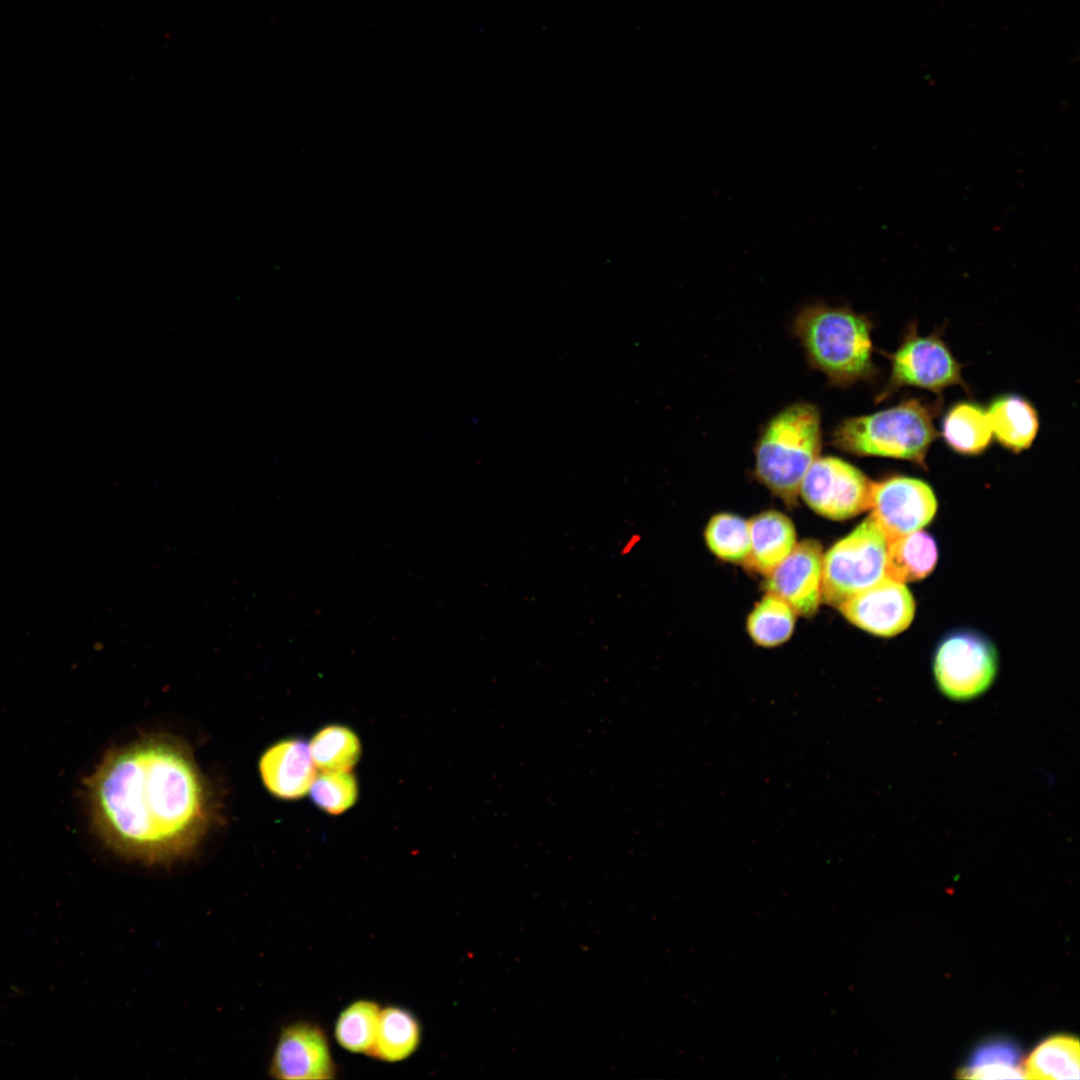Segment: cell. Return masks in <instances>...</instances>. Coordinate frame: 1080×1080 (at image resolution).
<instances>
[{
	"instance_id": "obj_19",
	"label": "cell",
	"mask_w": 1080,
	"mask_h": 1080,
	"mask_svg": "<svg viewBox=\"0 0 1080 1080\" xmlns=\"http://www.w3.org/2000/svg\"><path fill=\"white\" fill-rule=\"evenodd\" d=\"M1079 1041L1069 1035H1055L1042 1041L1030 1054L1023 1069L1028 1079H1079Z\"/></svg>"
},
{
	"instance_id": "obj_1",
	"label": "cell",
	"mask_w": 1080,
	"mask_h": 1080,
	"mask_svg": "<svg viewBox=\"0 0 1080 1080\" xmlns=\"http://www.w3.org/2000/svg\"><path fill=\"white\" fill-rule=\"evenodd\" d=\"M91 824L115 853L146 864L190 854L214 818L188 745L165 734L109 750L84 781Z\"/></svg>"
},
{
	"instance_id": "obj_14",
	"label": "cell",
	"mask_w": 1080,
	"mask_h": 1080,
	"mask_svg": "<svg viewBox=\"0 0 1080 1080\" xmlns=\"http://www.w3.org/2000/svg\"><path fill=\"white\" fill-rule=\"evenodd\" d=\"M750 551L746 567L767 576L794 549L796 531L791 520L778 511H765L749 521Z\"/></svg>"
},
{
	"instance_id": "obj_24",
	"label": "cell",
	"mask_w": 1080,
	"mask_h": 1080,
	"mask_svg": "<svg viewBox=\"0 0 1080 1080\" xmlns=\"http://www.w3.org/2000/svg\"><path fill=\"white\" fill-rule=\"evenodd\" d=\"M704 538L719 559L745 564L750 551L749 521L730 513L716 514L707 523Z\"/></svg>"
},
{
	"instance_id": "obj_4",
	"label": "cell",
	"mask_w": 1080,
	"mask_h": 1080,
	"mask_svg": "<svg viewBox=\"0 0 1080 1080\" xmlns=\"http://www.w3.org/2000/svg\"><path fill=\"white\" fill-rule=\"evenodd\" d=\"M821 446L819 409L809 402L790 404L762 427L754 449V474L775 496L793 505Z\"/></svg>"
},
{
	"instance_id": "obj_26",
	"label": "cell",
	"mask_w": 1080,
	"mask_h": 1080,
	"mask_svg": "<svg viewBox=\"0 0 1080 1080\" xmlns=\"http://www.w3.org/2000/svg\"><path fill=\"white\" fill-rule=\"evenodd\" d=\"M639 541H640L639 535H632L627 540V542L623 545V547H622V549L620 551L621 554L626 555V554L630 553L631 550H633V548L638 544Z\"/></svg>"
},
{
	"instance_id": "obj_25",
	"label": "cell",
	"mask_w": 1080,
	"mask_h": 1080,
	"mask_svg": "<svg viewBox=\"0 0 1080 1080\" xmlns=\"http://www.w3.org/2000/svg\"><path fill=\"white\" fill-rule=\"evenodd\" d=\"M309 791L315 804L332 815L349 809L358 796L357 782L350 771H321Z\"/></svg>"
},
{
	"instance_id": "obj_8",
	"label": "cell",
	"mask_w": 1080,
	"mask_h": 1080,
	"mask_svg": "<svg viewBox=\"0 0 1080 1080\" xmlns=\"http://www.w3.org/2000/svg\"><path fill=\"white\" fill-rule=\"evenodd\" d=\"M872 488L873 481L851 463L819 456L807 470L799 494L816 513L844 520L869 509Z\"/></svg>"
},
{
	"instance_id": "obj_3",
	"label": "cell",
	"mask_w": 1080,
	"mask_h": 1080,
	"mask_svg": "<svg viewBox=\"0 0 1080 1080\" xmlns=\"http://www.w3.org/2000/svg\"><path fill=\"white\" fill-rule=\"evenodd\" d=\"M940 408L941 400L910 398L885 410L849 417L834 428L831 444L858 456L907 460L925 467L928 450L938 437L934 418Z\"/></svg>"
},
{
	"instance_id": "obj_23",
	"label": "cell",
	"mask_w": 1080,
	"mask_h": 1080,
	"mask_svg": "<svg viewBox=\"0 0 1080 1080\" xmlns=\"http://www.w3.org/2000/svg\"><path fill=\"white\" fill-rule=\"evenodd\" d=\"M313 763L320 771H350L360 756V741L347 727L321 729L309 744Z\"/></svg>"
},
{
	"instance_id": "obj_5",
	"label": "cell",
	"mask_w": 1080,
	"mask_h": 1080,
	"mask_svg": "<svg viewBox=\"0 0 1080 1080\" xmlns=\"http://www.w3.org/2000/svg\"><path fill=\"white\" fill-rule=\"evenodd\" d=\"M889 540L870 515L823 555L822 599L839 607L886 576Z\"/></svg>"
},
{
	"instance_id": "obj_11",
	"label": "cell",
	"mask_w": 1080,
	"mask_h": 1080,
	"mask_svg": "<svg viewBox=\"0 0 1080 1080\" xmlns=\"http://www.w3.org/2000/svg\"><path fill=\"white\" fill-rule=\"evenodd\" d=\"M853 625L881 637L906 630L915 615V601L904 582L885 576L839 607Z\"/></svg>"
},
{
	"instance_id": "obj_20",
	"label": "cell",
	"mask_w": 1080,
	"mask_h": 1080,
	"mask_svg": "<svg viewBox=\"0 0 1080 1080\" xmlns=\"http://www.w3.org/2000/svg\"><path fill=\"white\" fill-rule=\"evenodd\" d=\"M1020 1057V1050L1014 1041L1004 1038L991 1039L973 1051L959 1076L971 1079L1024 1078Z\"/></svg>"
},
{
	"instance_id": "obj_15",
	"label": "cell",
	"mask_w": 1080,
	"mask_h": 1080,
	"mask_svg": "<svg viewBox=\"0 0 1080 1080\" xmlns=\"http://www.w3.org/2000/svg\"><path fill=\"white\" fill-rule=\"evenodd\" d=\"M993 438L1004 448L1019 453L1028 449L1039 429L1038 413L1033 404L1017 394L994 398L986 408Z\"/></svg>"
},
{
	"instance_id": "obj_6",
	"label": "cell",
	"mask_w": 1080,
	"mask_h": 1080,
	"mask_svg": "<svg viewBox=\"0 0 1080 1080\" xmlns=\"http://www.w3.org/2000/svg\"><path fill=\"white\" fill-rule=\"evenodd\" d=\"M891 364L887 383L875 397V403L890 398L900 389L916 387L936 395L959 385L969 391L962 377V365L938 334L920 335L911 323L894 352L884 353Z\"/></svg>"
},
{
	"instance_id": "obj_13",
	"label": "cell",
	"mask_w": 1080,
	"mask_h": 1080,
	"mask_svg": "<svg viewBox=\"0 0 1080 1080\" xmlns=\"http://www.w3.org/2000/svg\"><path fill=\"white\" fill-rule=\"evenodd\" d=\"M259 769L267 789L286 800L306 794L316 776L309 745L299 739H287L271 746L262 755Z\"/></svg>"
},
{
	"instance_id": "obj_12",
	"label": "cell",
	"mask_w": 1080,
	"mask_h": 1080,
	"mask_svg": "<svg viewBox=\"0 0 1080 1080\" xmlns=\"http://www.w3.org/2000/svg\"><path fill=\"white\" fill-rule=\"evenodd\" d=\"M823 555L814 540L797 543L766 576V591L784 600L796 614L812 616L822 600Z\"/></svg>"
},
{
	"instance_id": "obj_18",
	"label": "cell",
	"mask_w": 1080,
	"mask_h": 1080,
	"mask_svg": "<svg viewBox=\"0 0 1080 1080\" xmlns=\"http://www.w3.org/2000/svg\"><path fill=\"white\" fill-rule=\"evenodd\" d=\"M937 559V544L929 533H908L889 540L886 576L904 583L918 581L934 570Z\"/></svg>"
},
{
	"instance_id": "obj_22",
	"label": "cell",
	"mask_w": 1080,
	"mask_h": 1080,
	"mask_svg": "<svg viewBox=\"0 0 1080 1080\" xmlns=\"http://www.w3.org/2000/svg\"><path fill=\"white\" fill-rule=\"evenodd\" d=\"M380 1005L372 1000L360 999L350 1003L339 1014L334 1036L337 1043L352 1053L369 1055L376 1037Z\"/></svg>"
},
{
	"instance_id": "obj_21",
	"label": "cell",
	"mask_w": 1080,
	"mask_h": 1080,
	"mask_svg": "<svg viewBox=\"0 0 1080 1080\" xmlns=\"http://www.w3.org/2000/svg\"><path fill=\"white\" fill-rule=\"evenodd\" d=\"M795 621L796 612L790 605L767 592L749 614L747 631L757 645L775 647L790 638Z\"/></svg>"
},
{
	"instance_id": "obj_7",
	"label": "cell",
	"mask_w": 1080,
	"mask_h": 1080,
	"mask_svg": "<svg viewBox=\"0 0 1080 1080\" xmlns=\"http://www.w3.org/2000/svg\"><path fill=\"white\" fill-rule=\"evenodd\" d=\"M998 653L983 634L961 629L947 634L937 645L932 670L938 689L954 701H969L984 694L998 672Z\"/></svg>"
},
{
	"instance_id": "obj_17",
	"label": "cell",
	"mask_w": 1080,
	"mask_h": 1080,
	"mask_svg": "<svg viewBox=\"0 0 1080 1080\" xmlns=\"http://www.w3.org/2000/svg\"><path fill=\"white\" fill-rule=\"evenodd\" d=\"M422 1036L420 1022L408 1009L381 1008L373 1047L368 1056L384 1062H399L413 1055Z\"/></svg>"
},
{
	"instance_id": "obj_16",
	"label": "cell",
	"mask_w": 1080,
	"mask_h": 1080,
	"mask_svg": "<svg viewBox=\"0 0 1080 1080\" xmlns=\"http://www.w3.org/2000/svg\"><path fill=\"white\" fill-rule=\"evenodd\" d=\"M941 432L946 444L965 456L983 453L993 439L986 408L972 401L951 406L943 418Z\"/></svg>"
},
{
	"instance_id": "obj_9",
	"label": "cell",
	"mask_w": 1080,
	"mask_h": 1080,
	"mask_svg": "<svg viewBox=\"0 0 1080 1080\" xmlns=\"http://www.w3.org/2000/svg\"><path fill=\"white\" fill-rule=\"evenodd\" d=\"M871 516L888 540L922 530L934 518L937 499L925 481L903 475L873 482Z\"/></svg>"
},
{
	"instance_id": "obj_2",
	"label": "cell",
	"mask_w": 1080,
	"mask_h": 1080,
	"mask_svg": "<svg viewBox=\"0 0 1080 1080\" xmlns=\"http://www.w3.org/2000/svg\"><path fill=\"white\" fill-rule=\"evenodd\" d=\"M872 324L849 306L814 303L803 307L793 321L807 361L833 386L848 387L873 379Z\"/></svg>"
},
{
	"instance_id": "obj_10",
	"label": "cell",
	"mask_w": 1080,
	"mask_h": 1080,
	"mask_svg": "<svg viewBox=\"0 0 1080 1080\" xmlns=\"http://www.w3.org/2000/svg\"><path fill=\"white\" fill-rule=\"evenodd\" d=\"M271 1077L282 1080H328L336 1077L326 1033L307 1021L292 1023L281 1031L271 1059Z\"/></svg>"
}]
</instances>
